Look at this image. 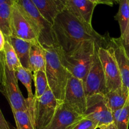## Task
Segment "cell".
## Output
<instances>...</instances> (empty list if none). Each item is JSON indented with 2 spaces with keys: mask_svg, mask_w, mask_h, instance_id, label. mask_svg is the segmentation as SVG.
Returning <instances> with one entry per match:
<instances>
[{
  "mask_svg": "<svg viewBox=\"0 0 129 129\" xmlns=\"http://www.w3.org/2000/svg\"><path fill=\"white\" fill-rule=\"evenodd\" d=\"M53 31L55 46L67 54L86 40H93L100 46H104L105 43V37L94 30L92 25L79 20L66 8L55 18Z\"/></svg>",
  "mask_w": 129,
  "mask_h": 129,
  "instance_id": "6da1fadb",
  "label": "cell"
},
{
  "mask_svg": "<svg viewBox=\"0 0 129 129\" xmlns=\"http://www.w3.org/2000/svg\"><path fill=\"white\" fill-rule=\"evenodd\" d=\"M98 45L99 44L93 40L84 41L73 52L68 54L55 47L64 66L74 76L84 81Z\"/></svg>",
  "mask_w": 129,
  "mask_h": 129,
  "instance_id": "7a4b0ae2",
  "label": "cell"
},
{
  "mask_svg": "<svg viewBox=\"0 0 129 129\" xmlns=\"http://www.w3.org/2000/svg\"><path fill=\"white\" fill-rule=\"evenodd\" d=\"M46 56V73L49 86L56 99L62 103L65 96L68 78L71 73L60 61L56 47H44Z\"/></svg>",
  "mask_w": 129,
  "mask_h": 129,
  "instance_id": "3957f363",
  "label": "cell"
},
{
  "mask_svg": "<svg viewBox=\"0 0 129 129\" xmlns=\"http://www.w3.org/2000/svg\"><path fill=\"white\" fill-rule=\"evenodd\" d=\"M16 5L28 20L43 47L55 46L53 25L47 21L31 0H17Z\"/></svg>",
  "mask_w": 129,
  "mask_h": 129,
  "instance_id": "277c9868",
  "label": "cell"
},
{
  "mask_svg": "<svg viewBox=\"0 0 129 129\" xmlns=\"http://www.w3.org/2000/svg\"><path fill=\"white\" fill-rule=\"evenodd\" d=\"M1 64V91L8 102L11 110H25L28 112L26 99L22 95L19 88L15 71L8 68L5 62V57L0 52Z\"/></svg>",
  "mask_w": 129,
  "mask_h": 129,
  "instance_id": "5b68a950",
  "label": "cell"
},
{
  "mask_svg": "<svg viewBox=\"0 0 129 129\" xmlns=\"http://www.w3.org/2000/svg\"><path fill=\"white\" fill-rule=\"evenodd\" d=\"M60 103L49 86L42 96L35 98L33 118L37 129H45L49 125L56 114Z\"/></svg>",
  "mask_w": 129,
  "mask_h": 129,
  "instance_id": "8992f818",
  "label": "cell"
},
{
  "mask_svg": "<svg viewBox=\"0 0 129 129\" xmlns=\"http://www.w3.org/2000/svg\"><path fill=\"white\" fill-rule=\"evenodd\" d=\"M84 117L93 121L98 128L107 127L114 122L113 112L105 96L101 94L87 96V108Z\"/></svg>",
  "mask_w": 129,
  "mask_h": 129,
  "instance_id": "52a82bcc",
  "label": "cell"
},
{
  "mask_svg": "<svg viewBox=\"0 0 129 129\" xmlns=\"http://www.w3.org/2000/svg\"><path fill=\"white\" fill-rule=\"evenodd\" d=\"M98 55L103 66L106 81L107 93L123 86L120 71L114 54L107 47H98Z\"/></svg>",
  "mask_w": 129,
  "mask_h": 129,
  "instance_id": "ba28073f",
  "label": "cell"
},
{
  "mask_svg": "<svg viewBox=\"0 0 129 129\" xmlns=\"http://www.w3.org/2000/svg\"><path fill=\"white\" fill-rule=\"evenodd\" d=\"M63 103L79 114L84 116L87 108V95L84 81L72 74L68 78Z\"/></svg>",
  "mask_w": 129,
  "mask_h": 129,
  "instance_id": "9c48e42d",
  "label": "cell"
},
{
  "mask_svg": "<svg viewBox=\"0 0 129 129\" xmlns=\"http://www.w3.org/2000/svg\"><path fill=\"white\" fill-rule=\"evenodd\" d=\"M99 46L100 45H97L91 65L84 81L87 96L96 94L105 95L107 93L105 77L98 55Z\"/></svg>",
  "mask_w": 129,
  "mask_h": 129,
  "instance_id": "30bf717a",
  "label": "cell"
},
{
  "mask_svg": "<svg viewBox=\"0 0 129 129\" xmlns=\"http://www.w3.org/2000/svg\"><path fill=\"white\" fill-rule=\"evenodd\" d=\"M11 29L13 36L31 42L39 41L35 30L15 3L13 5Z\"/></svg>",
  "mask_w": 129,
  "mask_h": 129,
  "instance_id": "8fae6325",
  "label": "cell"
},
{
  "mask_svg": "<svg viewBox=\"0 0 129 129\" xmlns=\"http://www.w3.org/2000/svg\"><path fill=\"white\" fill-rule=\"evenodd\" d=\"M106 38L104 47L109 49L114 54L120 71L123 86L129 89V57L126 54L122 40L119 38Z\"/></svg>",
  "mask_w": 129,
  "mask_h": 129,
  "instance_id": "7c38bea8",
  "label": "cell"
},
{
  "mask_svg": "<svg viewBox=\"0 0 129 129\" xmlns=\"http://www.w3.org/2000/svg\"><path fill=\"white\" fill-rule=\"evenodd\" d=\"M83 117L62 102L59 105L52 120L45 129H68Z\"/></svg>",
  "mask_w": 129,
  "mask_h": 129,
  "instance_id": "4fadbf2b",
  "label": "cell"
},
{
  "mask_svg": "<svg viewBox=\"0 0 129 129\" xmlns=\"http://www.w3.org/2000/svg\"><path fill=\"white\" fill-rule=\"evenodd\" d=\"M97 5L89 0H66V8L89 25H91L93 11Z\"/></svg>",
  "mask_w": 129,
  "mask_h": 129,
  "instance_id": "5bb4252c",
  "label": "cell"
},
{
  "mask_svg": "<svg viewBox=\"0 0 129 129\" xmlns=\"http://www.w3.org/2000/svg\"><path fill=\"white\" fill-rule=\"evenodd\" d=\"M42 16L53 25L55 18L66 9V0H31Z\"/></svg>",
  "mask_w": 129,
  "mask_h": 129,
  "instance_id": "9a60e30c",
  "label": "cell"
},
{
  "mask_svg": "<svg viewBox=\"0 0 129 129\" xmlns=\"http://www.w3.org/2000/svg\"><path fill=\"white\" fill-rule=\"evenodd\" d=\"M46 68L45 48L39 41L31 43L29 59V69L32 72L44 71Z\"/></svg>",
  "mask_w": 129,
  "mask_h": 129,
  "instance_id": "2e32d148",
  "label": "cell"
},
{
  "mask_svg": "<svg viewBox=\"0 0 129 129\" xmlns=\"http://www.w3.org/2000/svg\"><path fill=\"white\" fill-rule=\"evenodd\" d=\"M6 39L8 40L13 47L21 66L24 68L29 69V59L32 42L16 37L13 35L9 37H6Z\"/></svg>",
  "mask_w": 129,
  "mask_h": 129,
  "instance_id": "e0dca14e",
  "label": "cell"
},
{
  "mask_svg": "<svg viewBox=\"0 0 129 129\" xmlns=\"http://www.w3.org/2000/svg\"><path fill=\"white\" fill-rule=\"evenodd\" d=\"M105 98L112 112L122 108L129 100V89L122 86L118 89L106 93Z\"/></svg>",
  "mask_w": 129,
  "mask_h": 129,
  "instance_id": "ac0fdd59",
  "label": "cell"
},
{
  "mask_svg": "<svg viewBox=\"0 0 129 129\" xmlns=\"http://www.w3.org/2000/svg\"><path fill=\"white\" fill-rule=\"evenodd\" d=\"M118 4V11L114 18L120 26V37L124 39L129 29V0H119Z\"/></svg>",
  "mask_w": 129,
  "mask_h": 129,
  "instance_id": "d6986e66",
  "label": "cell"
},
{
  "mask_svg": "<svg viewBox=\"0 0 129 129\" xmlns=\"http://www.w3.org/2000/svg\"><path fill=\"white\" fill-rule=\"evenodd\" d=\"M15 74L17 79L23 84L27 91L28 98H26V101H27L28 107L32 106L35 100L34 95L33 94L32 88H31V82L33 80L32 72L29 69L24 68L21 66L15 72Z\"/></svg>",
  "mask_w": 129,
  "mask_h": 129,
  "instance_id": "ffe728a7",
  "label": "cell"
},
{
  "mask_svg": "<svg viewBox=\"0 0 129 129\" xmlns=\"http://www.w3.org/2000/svg\"><path fill=\"white\" fill-rule=\"evenodd\" d=\"M13 5L8 3L0 4V30L6 37L11 36V15Z\"/></svg>",
  "mask_w": 129,
  "mask_h": 129,
  "instance_id": "44dd1931",
  "label": "cell"
},
{
  "mask_svg": "<svg viewBox=\"0 0 129 129\" xmlns=\"http://www.w3.org/2000/svg\"><path fill=\"white\" fill-rule=\"evenodd\" d=\"M2 52L4 54L5 62L9 69L12 71L16 72L17 69L21 66V64L13 47L8 40H6Z\"/></svg>",
  "mask_w": 129,
  "mask_h": 129,
  "instance_id": "7402d4cb",
  "label": "cell"
},
{
  "mask_svg": "<svg viewBox=\"0 0 129 129\" xmlns=\"http://www.w3.org/2000/svg\"><path fill=\"white\" fill-rule=\"evenodd\" d=\"M33 80L35 84V93L34 98L42 96L49 87L46 73L44 71H38L33 73Z\"/></svg>",
  "mask_w": 129,
  "mask_h": 129,
  "instance_id": "603a6c76",
  "label": "cell"
},
{
  "mask_svg": "<svg viewBox=\"0 0 129 129\" xmlns=\"http://www.w3.org/2000/svg\"><path fill=\"white\" fill-rule=\"evenodd\" d=\"M17 129H37L28 111L12 110Z\"/></svg>",
  "mask_w": 129,
  "mask_h": 129,
  "instance_id": "cb8c5ba5",
  "label": "cell"
},
{
  "mask_svg": "<svg viewBox=\"0 0 129 129\" xmlns=\"http://www.w3.org/2000/svg\"><path fill=\"white\" fill-rule=\"evenodd\" d=\"M114 123L117 129H128L129 124V100L122 108L120 113Z\"/></svg>",
  "mask_w": 129,
  "mask_h": 129,
  "instance_id": "d4e9b609",
  "label": "cell"
},
{
  "mask_svg": "<svg viewBox=\"0 0 129 129\" xmlns=\"http://www.w3.org/2000/svg\"><path fill=\"white\" fill-rule=\"evenodd\" d=\"M98 125L93 121L88 118L83 117L74 124L69 127L68 129H96Z\"/></svg>",
  "mask_w": 129,
  "mask_h": 129,
  "instance_id": "484cf974",
  "label": "cell"
},
{
  "mask_svg": "<svg viewBox=\"0 0 129 129\" xmlns=\"http://www.w3.org/2000/svg\"><path fill=\"white\" fill-rule=\"evenodd\" d=\"M121 40H122V44H123V47L124 48L126 54L129 57V29L124 39H121Z\"/></svg>",
  "mask_w": 129,
  "mask_h": 129,
  "instance_id": "4316f807",
  "label": "cell"
},
{
  "mask_svg": "<svg viewBox=\"0 0 129 129\" xmlns=\"http://www.w3.org/2000/svg\"><path fill=\"white\" fill-rule=\"evenodd\" d=\"M0 129H11L10 125L5 119L1 110H0Z\"/></svg>",
  "mask_w": 129,
  "mask_h": 129,
  "instance_id": "83f0119b",
  "label": "cell"
},
{
  "mask_svg": "<svg viewBox=\"0 0 129 129\" xmlns=\"http://www.w3.org/2000/svg\"><path fill=\"white\" fill-rule=\"evenodd\" d=\"M6 39L5 37V35L0 30V52L3 51L4 47H5V44L6 43Z\"/></svg>",
  "mask_w": 129,
  "mask_h": 129,
  "instance_id": "f1b7e54d",
  "label": "cell"
},
{
  "mask_svg": "<svg viewBox=\"0 0 129 129\" xmlns=\"http://www.w3.org/2000/svg\"><path fill=\"white\" fill-rule=\"evenodd\" d=\"M98 1H99V4L106 5L110 6H112L115 4L113 0H98Z\"/></svg>",
  "mask_w": 129,
  "mask_h": 129,
  "instance_id": "f546056e",
  "label": "cell"
},
{
  "mask_svg": "<svg viewBox=\"0 0 129 129\" xmlns=\"http://www.w3.org/2000/svg\"><path fill=\"white\" fill-rule=\"evenodd\" d=\"M17 0H0V4L2 3H8L9 5H13L14 4L16 3Z\"/></svg>",
  "mask_w": 129,
  "mask_h": 129,
  "instance_id": "4dcf8cb0",
  "label": "cell"
},
{
  "mask_svg": "<svg viewBox=\"0 0 129 129\" xmlns=\"http://www.w3.org/2000/svg\"><path fill=\"white\" fill-rule=\"evenodd\" d=\"M107 129H117V128L115 125V123H113L112 124L109 125L108 126H107Z\"/></svg>",
  "mask_w": 129,
  "mask_h": 129,
  "instance_id": "1f68e13d",
  "label": "cell"
},
{
  "mask_svg": "<svg viewBox=\"0 0 129 129\" xmlns=\"http://www.w3.org/2000/svg\"><path fill=\"white\" fill-rule=\"evenodd\" d=\"M89 1H92V2H93V3H96V4H99V1H98V0H89Z\"/></svg>",
  "mask_w": 129,
  "mask_h": 129,
  "instance_id": "d6a6232c",
  "label": "cell"
},
{
  "mask_svg": "<svg viewBox=\"0 0 129 129\" xmlns=\"http://www.w3.org/2000/svg\"><path fill=\"white\" fill-rule=\"evenodd\" d=\"M99 129H107V127H102L99 128Z\"/></svg>",
  "mask_w": 129,
  "mask_h": 129,
  "instance_id": "836d02e7",
  "label": "cell"
},
{
  "mask_svg": "<svg viewBox=\"0 0 129 129\" xmlns=\"http://www.w3.org/2000/svg\"><path fill=\"white\" fill-rule=\"evenodd\" d=\"M113 1L115 2V3H118V0H113Z\"/></svg>",
  "mask_w": 129,
  "mask_h": 129,
  "instance_id": "e575fe53",
  "label": "cell"
},
{
  "mask_svg": "<svg viewBox=\"0 0 129 129\" xmlns=\"http://www.w3.org/2000/svg\"><path fill=\"white\" fill-rule=\"evenodd\" d=\"M118 2H119V0H118Z\"/></svg>",
  "mask_w": 129,
  "mask_h": 129,
  "instance_id": "d590c367",
  "label": "cell"
}]
</instances>
